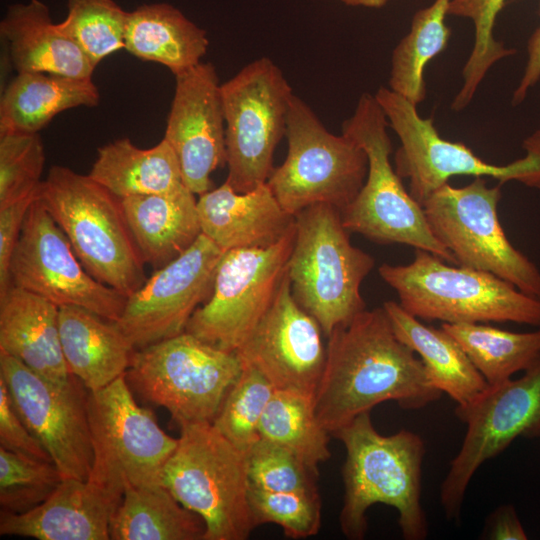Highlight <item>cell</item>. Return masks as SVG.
<instances>
[{"label":"cell","instance_id":"cell-1","mask_svg":"<svg viewBox=\"0 0 540 540\" xmlns=\"http://www.w3.org/2000/svg\"><path fill=\"white\" fill-rule=\"evenodd\" d=\"M326 339L325 367L313 402L331 436L380 403L419 410L441 397L421 359L395 335L383 307L361 311Z\"/></svg>","mask_w":540,"mask_h":540},{"label":"cell","instance_id":"cell-2","mask_svg":"<svg viewBox=\"0 0 540 540\" xmlns=\"http://www.w3.org/2000/svg\"><path fill=\"white\" fill-rule=\"evenodd\" d=\"M346 451L342 468L343 506L340 529L350 540L365 537L367 511L375 504L396 509L405 540H424L428 524L421 504L425 443L416 433L400 430L382 435L370 412L360 414L335 435Z\"/></svg>","mask_w":540,"mask_h":540},{"label":"cell","instance_id":"cell-3","mask_svg":"<svg viewBox=\"0 0 540 540\" xmlns=\"http://www.w3.org/2000/svg\"><path fill=\"white\" fill-rule=\"evenodd\" d=\"M37 198L91 276L125 297L144 284V262L120 198L89 175L59 165L50 168Z\"/></svg>","mask_w":540,"mask_h":540},{"label":"cell","instance_id":"cell-4","mask_svg":"<svg viewBox=\"0 0 540 540\" xmlns=\"http://www.w3.org/2000/svg\"><path fill=\"white\" fill-rule=\"evenodd\" d=\"M422 249L407 265L382 264L381 278L418 319L443 323L514 322L540 327V299L485 271L453 267Z\"/></svg>","mask_w":540,"mask_h":540},{"label":"cell","instance_id":"cell-5","mask_svg":"<svg viewBox=\"0 0 540 540\" xmlns=\"http://www.w3.org/2000/svg\"><path fill=\"white\" fill-rule=\"evenodd\" d=\"M341 211L311 205L295 215L287 263L292 295L322 328L325 338L366 309L360 287L375 260L352 245Z\"/></svg>","mask_w":540,"mask_h":540},{"label":"cell","instance_id":"cell-6","mask_svg":"<svg viewBox=\"0 0 540 540\" xmlns=\"http://www.w3.org/2000/svg\"><path fill=\"white\" fill-rule=\"evenodd\" d=\"M161 483L205 524L203 540H245L256 528L246 452L212 422L184 423Z\"/></svg>","mask_w":540,"mask_h":540},{"label":"cell","instance_id":"cell-7","mask_svg":"<svg viewBox=\"0 0 540 540\" xmlns=\"http://www.w3.org/2000/svg\"><path fill=\"white\" fill-rule=\"evenodd\" d=\"M387 117L370 93H363L342 133L368 158V173L354 200L341 211L343 225L379 244H405L426 250L449 263L452 253L433 235L422 206L412 198L390 162L392 142Z\"/></svg>","mask_w":540,"mask_h":540},{"label":"cell","instance_id":"cell-8","mask_svg":"<svg viewBox=\"0 0 540 540\" xmlns=\"http://www.w3.org/2000/svg\"><path fill=\"white\" fill-rule=\"evenodd\" d=\"M243 368L236 352L183 333L136 349L125 373L146 401L179 424L212 422Z\"/></svg>","mask_w":540,"mask_h":540},{"label":"cell","instance_id":"cell-9","mask_svg":"<svg viewBox=\"0 0 540 540\" xmlns=\"http://www.w3.org/2000/svg\"><path fill=\"white\" fill-rule=\"evenodd\" d=\"M285 136L288 153L271 172L267 184L291 215L314 204L340 211L364 185L368 173L365 151L351 138L332 134L301 98L294 95Z\"/></svg>","mask_w":540,"mask_h":540},{"label":"cell","instance_id":"cell-10","mask_svg":"<svg viewBox=\"0 0 540 540\" xmlns=\"http://www.w3.org/2000/svg\"><path fill=\"white\" fill-rule=\"evenodd\" d=\"M501 184L482 177L464 187L446 183L422 204L428 225L457 265L489 272L540 299V270L508 240L497 208Z\"/></svg>","mask_w":540,"mask_h":540},{"label":"cell","instance_id":"cell-11","mask_svg":"<svg viewBox=\"0 0 540 540\" xmlns=\"http://www.w3.org/2000/svg\"><path fill=\"white\" fill-rule=\"evenodd\" d=\"M374 96L401 141L395 170L401 178L409 179V194L421 206L457 175L490 176L501 185L515 180L540 189V129L524 141L523 158L497 166L484 162L465 144L443 139L433 118H422L416 105L389 88L380 87Z\"/></svg>","mask_w":540,"mask_h":540},{"label":"cell","instance_id":"cell-12","mask_svg":"<svg viewBox=\"0 0 540 540\" xmlns=\"http://www.w3.org/2000/svg\"><path fill=\"white\" fill-rule=\"evenodd\" d=\"M87 412L93 448L88 480L119 497L125 487L160 485L178 439L166 434L154 414L139 406L125 375L90 392Z\"/></svg>","mask_w":540,"mask_h":540},{"label":"cell","instance_id":"cell-13","mask_svg":"<svg viewBox=\"0 0 540 540\" xmlns=\"http://www.w3.org/2000/svg\"><path fill=\"white\" fill-rule=\"evenodd\" d=\"M228 183L245 193L267 182L273 154L285 136L295 95L281 69L261 57L221 84Z\"/></svg>","mask_w":540,"mask_h":540},{"label":"cell","instance_id":"cell-14","mask_svg":"<svg viewBox=\"0 0 540 540\" xmlns=\"http://www.w3.org/2000/svg\"><path fill=\"white\" fill-rule=\"evenodd\" d=\"M523 372L520 378L487 386L472 402L456 406L466 433L440 487L447 520L459 521L467 487L485 461L517 437H540V354Z\"/></svg>","mask_w":540,"mask_h":540},{"label":"cell","instance_id":"cell-15","mask_svg":"<svg viewBox=\"0 0 540 540\" xmlns=\"http://www.w3.org/2000/svg\"><path fill=\"white\" fill-rule=\"evenodd\" d=\"M295 225L277 244L225 251L213 291L185 331L219 349L236 352L271 306L287 273Z\"/></svg>","mask_w":540,"mask_h":540},{"label":"cell","instance_id":"cell-16","mask_svg":"<svg viewBox=\"0 0 540 540\" xmlns=\"http://www.w3.org/2000/svg\"><path fill=\"white\" fill-rule=\"evenodd\" d=\"M12 285L60 306H77L116 322L126 297L91 276L67 236L36 198L29 207L14 249Z\"/></svg>","mask_w":540,"mask_h":540},{"label":"cell","instance_id":"cell-17","mask_svg":"<svg viewBox=\"0 0 540 540\" xmlns=\"http://www.w3.org/2000/svg\"><path fill=\"white\" fill-rule=\"evenodd\" d=\"M0 378L12 405L30 432L41 442L63 479L87 480L93 448L85 386L72 375L57 384L0 351Z\"/></svg>","mask_w":540,"mask_h":540},{"label":"cell","instance_id":"cell-18","mask_svg":"<svg viewBox=\"0 0 540 540\" xmlns=\"http://www.w3.org/2000/svg\"><path fill=\"white\" fill-rule=\"evenodd\" d=\"M224 251L204 234L180 256L146 279L126 297L116 321L135 349L183 333L203 301L212 294Z\"/></svg>","mask_w":540,"mask_h":540},{"label":"cell","instance_id":"cell-19","mask_svg":"<svg viewBox=\"0 0 540 540\" xmlns=\"http://www.w3.org/2000/svg\"><path fill=\"white\" fill-rule=\"evenodd\" d=\"M323 336L317 320L293 297L286 273L271 306L236 353L274 389L314 395L326 362Z\"/></svg>","mask_w":540,"mask_h":540},{"label":"cell","instance_id":"cell-20","mask_svg":"<svg viewBox=\"0 0 540 540\" xmlns=\"http://www.w3.org/2000/svg\"><path fill=\"white\" fill-rule=\"evenodd\" d=\"M175 78L164 139L177 156L186 187L199 196L212 189L210 175L226 164L221 84L211 63L200 62Z\"/></svg>","mask_w":540,"mask_h":540},{"label":"cell","instance_id":"cell-21","mask_svg":"<svg viewBox=\"0 0 540 540\" xmlns=\"http://www.w3.org/2000/svg\"><path fill=\"white\" fill-rule=\"evenodd\" d=\"M122 497L90 480L63 479L32 510L1 511L0 535L38 540H109L110 524Z\"/></svg>","mask_w":540,"mask_h":540},{"label":"cell","instance_id":"cell-22","mask_svg":"<svg viewBox=\"0 0 540 540\" xmlns=\"http://www.w3.org/2000/svg\"><path fill=\"white\" fill-rule=\"evenodd\" d=\"M197 211L202 234L224 252L271 247L295 225L267 182L245 193L224 182L199 195Z\"/></svg>","mask_w":540,"mask_h":540},{"label":"cell","instance_id":"cell-23","mask_svg":"<svg viewBox=\"0 0 540 540\" xmlns=\"http://www.w3.org/2000/svg\"><path fill=\"white\" fill-rule=\"evenodd\" d=\"M0 351L51 382L72 379L60 341L59 307L12 284L0 294Z\"/></svg>","mask_w":540,"mask_h":540},{"label":"cell","instance_id":"cell-24","mask_svg":"<svg viewBox=\"0 0 540 540\" xmlns=\"http://www.w3.org/2000/svg\"><path fill=\"white\" fill-rule=\"evenodd\" d=\"M0 34L17 71L92 78L96 68L82 50L52 22L40 0L8 7Z\"/></svg>","mask_w":540,"mask_h":540},{"label":"cell","instance_id":"cell-25","mask_svg":"<svg viewBox=\"0 0 540 540\" xmlns=\"http://www.w3.org/2000/svg\"><path fill=\"white\" fill-rule=\"evenodd\" d=\"M59 333L70 374L90 392L124 376L136 350L116 322L77 306L59 307Z\"/></svg>","mask_w":540,"mask_h":540},{"label":"cell","instance_id":"cell-26","mask_svg":"<svg viewBox=\"0 0 540 540\" xmlns=\"http://www.w3.org/2000/svg\"><path fill=\"white\" fill-rule=\"evenodd\" d=\"M124 215L144 263L160 269L200 236L197 199L188 188L175 194L121 199Z\"/></svg>","mask_w":540,"mask_h":540},{"label":"cell","instance_id":"cell-27","mask_svg":"<svg viewBox=\"0 0 540 540\" xmlns=\"http://www.w3.org/2000/svg\"><path fill=\"white\" fill-rule=\"evenodd\" d=\"M382 307L397 338L420 356L431 384L458 406L472 402L487 388L461 346L442 327L423 324L395 301Z\"/></svg>","mask_w":540,"mask_h":540},{"label":"cell","instance_id":"cell-28","mask_svg":"<svg viewBox=\"0 0 540 540\" xmlns=\"http://www.w3.org/2000/svg\"><path fill=\"white\" fill-rule=\"evenodd\" d=\"M99 101L92 78L17 73L1 96L0 134L38 133L60 112L79 106L93 107Z\"/></svg>","mask_w":540,"mask_h":540},{"label":"cell","instance_id":"cell-29","mask_svg":"<svg viewBox=\"0 0 540 540\" xmlns=\"http://www.w3.org/2000/svg\"><path fill=\"white\" fill-rule=\"evenodd\" d=\"M88 175L120 199L175 194L187 188L177 156L164 138L148 149L128 138L110 142L98 149Z\"/></svg>","mask_w":540,"mask_h":540},{"label":"cell","instance_id":"cell-30","mask_svg":"<svg viewBox=\"0 0 540 540\" xmlns=\"http://www.w3.org/2000/svg\"><path fill=\"white\" fill-rule=\"evenodd\" d=\"M208 45L206 31L170 4H144L129 12L124 48L175 76L198 65Z\"/></svg>","mask_w":540,"mask_h":540},{"label":"cell","instance_id":"cell-31","mask_svg":"<svg viewBox=\"0 0 540 540\" xmlns=\"http://www.w3.org/2000/svg\"><path fill=\"white\" fill-rule=\"evenodd\" d=\"M205 524L162 484L126 486L110 524L112 540H203Z\"/></svg>","mask_w":540,"mask_h":540},{"label":"cell","instance_id":"cell-32","mask_svg":"<svg viewBox=\"0 0 540 540\" xmlns=\"http://www.w3.org/2000/svg\"><path fill=\"white\" fill-rule=\"evenodd\" d=\"M488 386L524 371L540 354V329L511 332L480 323H442Z\"/></svg>","mask_w":540,"mask_h":540},{"label":"cell","instance_id":"cell-33","mask_svg":"<svg viewBox=\"0 0 540 540\" xmlns=\"http://www.w3.org/2000/svg\"><path fill=\"white\" fill-rule=\"evenodd\" d=\"M450 0H435L418 10L409 33L396 45L391 56L389 89L414 105L425 100L426 64L448 45L451 30L445 24Z\"/></svg>","mask_w":540,"mask_h":540},{"label":"cell","instance_id":"cell-34","mask_svg":"<svg viewBox=\"0 0 540 540\" xmlns=\"http://www.w3.org/2000/svg\"><path fill=\"white\" fill-rule=\"evenodd\" d=\"M314 395L275 389L259 425L260 438L277 443L317 469L330 458V434L319 423Z\"/></svg>","mask_w":540,"mask_h":540},{"label":"cell","instance_id":"cell-35","mask_svg":"<svg viewBox=\"0 0 540 540\" xmlns=\"http://www.w3.org/2000/svg\"><path fill=\"white\" fill-rule=\"evenodd\" d=\"M128 17L114 0H67V16L58 27L97 66L125 47Z\"/></svg>","mask_w":540,"mask_h":540},{"label":"cell","instance_id":"cell-36","mask_svg":"<svg viewBox=\"0 0 540 540\" xmlns=\"http://www.w3.org/2000/svg\"><path fill=\"white\" fill-rule=\"evenodd\" d=\"M506 0H450L448 14L471 19L475 28V41L462 70L463 84L451 108L463 110L472 101L489 69L502 58L515 53L494 38L493 29L497 15ZM540 14V0L539 9Z\"/></svg>","mask_w":540,"mask_h":540},{"label":"cell","instance_id":"cell-37","mask_svg":"<svg viewBox=\"0 0 540 540\" xmlns=\"http://www.w3.org/2000/svg\"><path fill=\"white\" fill-rule=\"evenodd\" d=\"M274 390L261 372L243 364L212 424L232 444L247 452L260 439L259 425Z\"/></svg>","mask_w":540,"mask_h":540},{"label":"cell","instance_id":"cell-38","mask_svg":"<svg viewBox=\"0 0 540 540\" xmlns=\"http://www.w3.org/2000/svg\"><path fill=\"white\" fill-rule=\"evenodd\" d=\"M62 480L54 463L0 447L1 511L22 514L32 510L42 504Z\"/></svg>","mask_w":540,"mask_h":540},{"label":"cell","instance_id":"cell-39","mask_svg":"<svg viewBox=\"0 0 540 540\" xmlns=\"http://www.w3.org/2000/svg\"><path fill=\"white\" fill-rule=\"evenodd\" d=\"M250 487L272 492H318V470L287 448L260 438L246 452Z\"/></svg>","mask_w":540,"mask_h":540},{"label":"cell","instance_id":"cell-40","mask_svg":"<svg viewBox=\"0 0 540 540\" xmlns=\"http://www.w3.org/2000/svg\"><path fill=\"white\" fill-rule=\"evenodd\" d=\"M44 164L38 133L0 134V207L35 194Z\"/></svg>","mask_w":540,"mask_h":540},{"label":"cell","instance_id":"cell-41","mask_svg":"<svg viewBox=\"0 0 540 540\" xmlns=\"http://www.w3.org/2000/svg\"><path fill=\"white\" fill-rule=\"evenodd\" d=\"M249 502L255 526L273 523L292 539L316 535L321 526L318 492H272L250 487Z\"/></svg>","mask_w":540,"mask_h":540},{"label":"cell","instance_id":"cell-42","mask_svg":"<svg viewBox=\"0 0 540 540\" xmlns=\"http://www.w3.org/2000/svg\"><path fill=\"white\" fill-rule=\"evenodd\" d=\"M0 447L13 453L52 462L41 442L15 411L8 389L0 378ZM53 463V462H52Z\"/></svg>","mask_w":540,"mask_h":540},{"label":"cell","instance_id":"cell-43","mask_svg":"<svg viewBox=\"0 0 540 540\" xmlns=\"http://www.w3.org/2000/svg\"><path fill=\"white\" fill-rule=\"evenodd\" d=\"M36 195L37 192L0 207V294L4 293L11 285L9 277L10 261L18 242L24 219Z\"/></svg>","mask_w":540,"mask_h":540},{"label":"cell","instance_id":"cell-44","mask_svg":"<svg viewBox=\"0 0 540 540\" xmlns=\"http://www.w3.org/2000/svg\"><path fill=\"white\" fill-rule=\"evenodd\" d=\"M481 538L488 540H526L528 537L514 506L505 504L497 507L487 517Z\"/></svg>","mask_w":540,"mask_h":540},{"label":"cell","instance_id":"cell-45","mask_svg":"<svg viewBox=\"0 0 540 540\" xmlns=\"http://www.w3.org/2000/svg\"><path fill=\"white\" fill-rule=\"evenodd\" d=\"M540 80V25L534 30L527 42V61L523 76L515 89L512 104L519 105L528 91Z\"/></svg>","mask_w":540,"mask_h":540},{"label":"cell","instance_id":"cell-46","mask_svg":"<svg viewBox=\"0 0 540 540\" xmlns=\"http://www.w3.org/2000/svg\"><path fill=\"white\" fill-rule=\"evenodd\" d=\"M350 6H364L369 8H380L384 6L388 0H339Z\"/></svg>","mask_w":540,"mask_h":540}]
</instances>
